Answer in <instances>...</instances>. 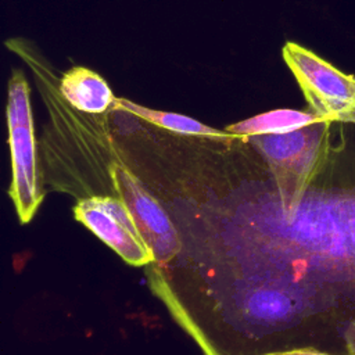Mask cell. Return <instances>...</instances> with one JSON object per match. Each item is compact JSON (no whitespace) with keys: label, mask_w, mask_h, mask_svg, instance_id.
Masks as SVG:
<instances>
[{"label":"cell","mask_w":355,"mask_h":355,"mask_svg":"<svg viewBox=\"0 0 355 355\" xmlns=\"http://www.w3.org/2000/svg\"><path fill=\"white\" fill-rule=\"evenodd\" d=\"M344 341L348 355H355V319L349 320L344 329Z\"/></svg>","instance_id":"obj_10"},{"label":"cell","mask_w":355,"mask_h":355,"mask_svg":"<svg viewBox=\"0 0 355 355\" xmlns=\"http://www.w3.org/2000/svg\"><path fill=\"white\" fill-rule=\"evenodd\" d=\"M333 122L319 118L300 129L247 137L275 180L279 209L291 219L324 168L331 150Z\"/></svg>","instance_id":"obj_2"},{"label":"cell","mask_w":355,"mask_h":355,"mask_svg":"<svg viewBox=\"0 0 355 355\" xmlns=\"http://www.w3.org/2000/svg\"><path fill=\"white\" fill-rule=\"evenodd\" d=\"M337 133L286 237L294 283L331 308L355 312V123H338Z\"/></svg>","instance_id":"obj_1"},{"label":"cell","mask_w":355,"mask_h":355,"mask_svg":"<svg viewBox=\"0 0 355 355\" xmlns=\"http://www.w3.org/2000/svg\"><path fill=\"white\" fill-rule=\"evenodd\" d=\"M318 119L319 116H316L311 111L306 112L297 110H273L229 125L226 126L225 130L232 133L233 136L247 139L258 135L291 132L302 126H306Z\"/></svg>","instance_id":"obj_9"},{"label":"cell","mask_w":355,"mask_h":355,"mask_svg":"<svg viewBox=\"0 0 355 355\" xmlns=\"http://www.w3.org/2000/svg\"><path fill=\"white\" fill-rule=\"evenodd\" d=\"M261 355H329V354H323L315 349H309V348H301V349H287V351H273V352H265Z\"/></svg>","instance_id":"obj_11"},{"label":"cell","mask_w":355,"mask_h":355,"mask_svg":"<svg viewBox=\"0 0 355 355\" xmlns=\"http://www.w3.org/2000/svg\"><path fill=\"white\" fill-rule=\"evenodd\" d=\"M6 115L12 172L10 197L19 220L26 223L36 214L44 194L33 132L31 87L19 68H14L8 79Z\"/></svg>","instance_id":"obj_3"},{"label":"cell","mask_w":355,"mask_h":355,"mask_svg":"<svg viewBox=\"0 0 355 355\" xmlns=\"http://www.w3.org/2000/svg\"><path fill=\"white\" fill-rule=\"evenodd\" d=\"M60 90L72 107L87 114L110 111L116 98L108 83L85 67H73L60 75Z\"/></svg>","instance_id":"obj_7"},{"label":"cell","mask_w":355,"mask_h":355,"mask_svg":"<svg viewBox=\"0 0 355 355\" xmlns=\"http://www.w3.org/2000/svg\"><path fill=\"white\" fill-rule=\"evenodd\" d=\"M282 55L312 114L333 123H355L354 75L341 72L294 42L283 46Z\"/></svg>","instance_id":"obj_4"},{"label":"cell","mask_w":355,"mask_h":355,"mask_svg":"<svg viewBox=\"0 0 355 355\" xmlns=\"http://www.w3.org/2000/svg\"><path fill=\"white\" fill-rule=\"evenodd\" d=\"M108 194L119 198L132 211L141 234L151 247L155 261L168 262L180 250L178 230L155 197L147 191L143 182L121 159L115 146L110 164Z\"/></svg>","instance_id":"obj_5"},{"label":"cell","mask_w":355,"mask_h":355,"mask_svg":"<svg viewBox=\"0 0 355 355\" xmlns=\"http://www.w3.org/2000/svg\"><path fill=\"white\" fill-rule=\"evenodd\" d=\"M73 215L125 262L141 266L155 261L132 211L119 198L111 194L83 197L73 207Z\"/></svg>","instance_id":"obj_6"},{"label":"cell","mask_w":355,"mask_h":355,"mask_svg":"<svg viewBox=\"0 0 355 355\" xmlns=\"http://www.w3.org/2000/svg\"><path fill=\"white\" fill-rule=\"evenodd\" d=\"M112 110L129 114L132 116L141 119L143 122H146L148 125H153L158 129L172 132L176 135L219 137V139L234 137L232 133H229L226 130H219V129L211 128V126H208L200 121H196L190 116L176 114V112H166V111L143 107V105L136 104L128 98L116 97L114 101Z\"/></svg>","instance_id":"obj_8"}]
</instances>
